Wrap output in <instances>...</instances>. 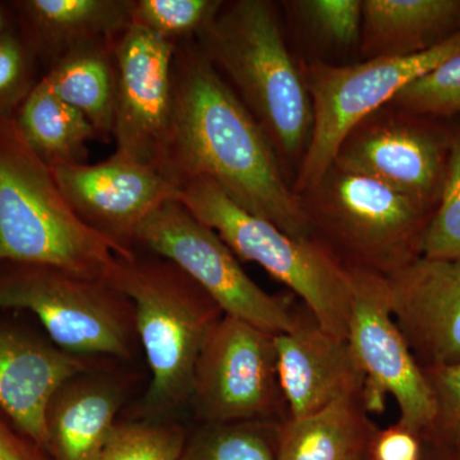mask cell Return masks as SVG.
I'll use <instances>...</instances> for the list:
<instances>
[{"instance_id":"38","label":"cell","mask_w":460,"mask_h":460,"mask_svg":"<svg viewBox=\"0 0 460 460\" xmlns=\"http://www.w3.org/2000/svg\"><path fill=\"white\" fill-rule=\"evenodd\" d=\"M454 459L460 460V449L458 450V452H456V454H454Z\"/></svg>"},{"instance_id":"27","label":"cell","mask_w":460,"mask_h":460,"mask_svg":"<svg viewBox=\"0 0 460 460\" xmlns=\"http://www.w3.org/2000/svg\"><path fill=\"white\" fill-rule=\"evenodd\" d=\"M186 431L169 420L117 423L96 460H178Z\"/></svg>"},{"instance_id":"8","label":"cell","mask_w":460,"mask_h":460,"mask_svg":"<svg viewBox=\"0 0 460 460\" xmlns=\"http://www.w3.org/2000/svg\"><path fill=\"white\" fill-rule=\"evenodd\" d=\"M0 308L35 314L54 345L66 352L135 357L138 338L133 305L109 281L16 263L0 275Z\"/></svg>"},{"instance_id":"36","label":"cell","mask_w":460,"mask_h":460,"mask_svg":"<svg viewBox=\"0 0 460 460\" xmlns=\"http://www.w3.org/2000/svg\"><path fill=\"white\" fill-rule=\"evenodd\" d=\"M3 29H4V16H3L2 11H0V33L4 32Z\"/></svg>"},{"instance_id":"5","label":"cell","mask_w":460,"mask_h":460,"mask_svg":"<svg viewBox=\"0 0 460 460\" xmlns=\"http://www.w3.org/2000/svg\"><path fill=\"white\" fill-rule=\"evenodd\" d=\"M180 201L214 230L238 259L261 266L304 302L321 328L348 338L352 279L337 256L317 238H295L235 205L217 184L193 178L178 187Z\"/></svg>"},{"instance_id":"18","label":"cell","mask_w":460,"mask_h":460,"mask_svg":"<svg viewBox=\"0 0 460 460\" xmlns=\"http://www.w3.org/2000/svg\"><path fill=\"white\" fill-rule=\"evenodd\" d=\"M122 387L108 378L78 375L60 386L47 411L51 460H96L117 426Z\"/></svg>"},{"instance_id":"21","label":"cell","mask_w":460,"mask_h":460,"mask_svg":"<svg viewBox=\"0 0 460 460\" xmlns=\"http://www.w3.org/2000/svg\"><path fill=\"white\" fill-rule=\"evenodd\" d=\"M376 431L363 396H348L304 419L281 420L278 460H347L366 452Z\"/></svg>"},{"instance_id":"3","label":"cell","mask_w":460,"mask_h":460,"mask_svg":"<svg viewBox=\"0 0 460 460\" xmlns=\"http://www.w3.org/2000/svg\"><path fill=\"white\" fill-rule=\"evenodd\" d=\"M117 247L84 224L16 120L0 118V261L111 279Z\"/></svg>"},{"instance_id":"2","label":"cell","mask_w":460,"mask_h":460,"mask_svg":"<svg viewBox=\"0 0 460 460\" xmlns=\"http://www.w3.org/2000/svg\"><path fill=\"white\" fill-rule=\"evenodd\" d=\"M195 41L261 127L288 180L295 181L313 135L314 107L277 4L224 2Z\"/></svg>"},{"instance_id":"4","label":"cell","mask_w":460,"mask_h":460,"mask_svg":"<svg viewBox=\"0 0 460 460\" xmlns=\"http://www.w3.org/2000/svg\"><path fill=\"white\" fill-rule=\"evenodd\" d=\"M109 283L133 305L136 332L150 367L142 416L168 420L190 402L199 350L223 311L186 272L155 255L119 257Z\"/></svg>"},{"instance_id":"13","label":"cell","mask_w":460,"mask_h":460,"mask_svg":"<svg viewBox=\"0 0 460 460\" xmlns=\"http://www.w3.org/2000/svg\"><path fill=\"white\" fill-rule=\"evenodd\" d=\"M177 44L132 25L115 41V154L163 174L174 120Z\"/></svg>"},{"instance_id":"37","label":"cell","mask_w":460,"mask_h":460,"mask_svg":"<svg viewBox=\"0 0 460 460\" xmlns=\"http://www.w3.org/2000/svg\"><path fill=\"white\" fill-rule=\"evenodd\" d=\"M420 460H431V458H429V454L428 450H426V447H425V454H423V458Z\"/></svg>"},{"instance_id":"20","label":"cell","mask_w":460,"mask_h":460,"mask_svg":"<svg viewBox=\"0 0 460 460\" xmlns=\"http://www.w3.org/2000/svg\"><path fill=\"white\" fill-rule=\"evenodd\" d=\"M22 8L54 63L81 45L115 41L132 25L133 0H30Z\"/></svg>"},{"instance_id":"6","label":"cell","mask_w":460,"mask_h":460,"mask_svg":"<svg viewBox=\"0 0 460 460\" xmlns=\"http://www.w3.org/2000/svg\"><path fill=\"white\" fill-rule=\"evenodd\" d=\"M314 238L345 268L389 278L422 256L435 208L332 164L299 195Z\"/></svg>"},{"instance_id":"14","label":"cell","mask_w":460,"mask_h":460,"mask_svg":"<svg viewBox=\"0 0 460 460\" xmlns=\"http://www.w3.org/2000/svg\"><path fill=\"white\" fill-rule=\"evenodd\" d=\"M50 169L72 210L124 259L136 255L142 223L178 196V187L164 175L115 153L99 164Z\"/></svg>"},{"instance_id":"16","label":"cell","mask_w":460,"mask_h":460,"mask_svg":"<svg viewBox=\"0 0 460 460\" xmlns=\"http://www.w3.org/2000/svg\"><path fill=\"white\" fill-rule=\"evenodd\" d=\"M278 380L287 419H304L332 402L363 395L365 376L347 339L325 332L313 314L275 335Z\"/></svg>"},{"instance_id":"34","label":"cell","mask_w":460,"mask_h":460,"mask_svg":"<svg viewBox=\"0 0 460 460\" xmlns=\"http://www.w3.org/2000/svg\"><path fill=\"white\" fill-rule=\"evenodd\" d=\"M425 444V443H423ZM426 450L429 454L431 460H454V453L447 450L438 449V447H429L425 444Z\"/></svg>"},{"instance_id":"15","label":"cell","mask_w":460,"mask_h":460,"mask_svg":"<svg viewBox=\"0 0 460 460\" xmlns=\"http://www.w3.org/2000/svg\"><path fill=\"white\" fill-rule=\"evenodd\" d=\"M387 283L393 317L420 367L460 362V257L420 256Z\"/></svg>"},{"instance_id":"11","label":"cell","mask_w":460,"mask_h":460,"mask_svg":"<svg viewBox=\"0 0 460 460\" xmlns=\"http://www.w3.org/2000/svg\"><path fill=\"white\" fill-rule=\"evenodd\" d=\"M352 305L348 343L365 376L363 402L368 413L384 410L386 395L398 405L401 425L428 438L435 422V402L423 368L396 325L387 278L348 269Z\"/></svg>"},{"instance_id":"23","label":"cell","mask_w":460,"mask_h":460,"mask_svg":"<svg viewBox=\"0 0 460 460\" xmlns=\"http://www.w3.org/2000/svg\"><path fill=\"white\" fill-rule=\"evenodd\" d=\"M14 120L27 144L50 168L86 164L87 144L100 138L87 118L58 98L45 78L30 91Z\"/></svg>"},{"instance_id":"31","label":"cell","mask_w":460,"mask_h":460,"mask_svg":"<svg viewBox=\"0 0 460 460\" xmlns=\"http://www.w3.org/2000/svg\"><path fill=\"white\" fill-rule=\"evenodd\" d=\"M32 89L29 87V66L22 45L11 33H0V107L25 100Z\"/></svg>"},{"instance_id":"17","label":"cell","mask_w":460,"mask_h":460,"mask_svg":"<svg viewBox=\"0 0 460 460\" xmlns=\"http://www.w3.org/2000/svg\"><path fill=\"white\" fill-rule=\"evenodd\" d=\"M91 368L90 357L0 329V408L47 453V411L51 399L66 381Z\"/></svg>"},{"instance_id":"22","label":"cell","mask_w":460,"mask_h":460,"mask_svg":"<svg viewBox=\"0 0 460 460\" xmlns=\"http://www.w3.org/2000/svg\"><path fill=\"white\" fill-rule=\"evenodd\" d=\"M115 41H95L75 48L54 63L44 77L58 98L87 118L102 140L113 136L117 100Z\"/></svg>"},{"instance_id":"28","label":"cell","mask_w":460,"mask_h":460,"mask_svg":"<svg viewBox=\"0 0 460 460\" xmlns=\"http://www.w3.org/2000/svg\"><path fill=\"white\" fill-rule=\"evenodd\" d=\"M422 256L460 257V127L452 128L443 190L423 237Z\"/></svg>"},{"instance_id":"19","label":"cell","mask_w":460,"mask_h":460,"mask_svg":"<svg viewBox=\"0 0 460 460\" xmlns=\"http://www.w3.org/2000/svg\"><path fill=\"white\" fill-rule=\"evenodd\" d=\"M460 0H363V60L413 56L459 31Z\"/></svg>"},{"instance_id":"24","label":"cell","mask_w":460,"mask_h":460,"mask_svg":"<svg viewBox=\"0 0 460 460\" xmlns=\"http://www.w3.org/2000/svg\"><path fill=\"white\" fill-rule=\"evenodd\" d=\"M281 420L202 423L178 460H278Z\"/></svg>"},{"instance_id":"29","label":"cell","mask_w":460,"mask_h":460,"mask_svg":"<svg viewBox=\"0 0 460 460\" xmlns=\"http://www.w3.org/2000/svg\"><path fill=\"white\" fill-rule=\"evenodd\" d=\"M389 104L435 119L460 114V54L407 84Z\"/></svg>"},{"instance_id":"1","label":"cell","mask_w":460,"mask_h":460,"mask_svg":"<svg viewBox=\"0 0 460 460\" xmlns=\"http://www.w3.org/2000/svg\"><path fill=\"white\" fill-rule=\"evenodd\" d=\"M163 175L213 181L239 208L295 238H314L274 147L195 40L178 42L174 120Z\"/></svg>"},{"instance_id":"9","label":"cell","mask_w":460,"mask_h":460,"mask_svg":"<svg viewBox=\"0 0 460 460\" xmlns=\"http://www.w3.org/2000/svg\"><path fill=\"white\" fill-rule=\"evenodd\" d=\"M136 246L168 260L198 283L224 314L277 335L296 328L301 313L289 296L257 286L223 239L180 201L166 202L142 223Z\"/></svg>"},{"instance_id":"25","label":"cell","mask_w":460,"mask_h":460,"mask_svg":"<svg viewBox=\"0 0 460 460\" xmlns=\"http://www.w3.org/2000/svg\"><path fill=\"white\" fill-rule=\"evenodd\" d=\"M281 4L317 47L332 51L359 49L363 0H292Z\"/></svg>"},{"instance_id":"12","label":"cell","mask_w":460,"mask_h":460,"mask_svg":"<svg viewBox=\"0 0 460 460\" xmlns=\"http://www.w3.org/2000/svg\"><path fill=\"white\" fill-rule=\"evenodd\" d=\"M450 138L452 128L435 118L386 104L350 129L332 164L436 208L447 174Z\"/></svg>"},{"instance_id":"26","label":"cell","mask_w":460,"mask_h":460,"mask_svg":"<svg viewBox=\"0 0 460 460\" xmlns=\"http://www.w3.org/2000/svg\"><path fill=\"white\" fill-rule=\"evenodd\" d=\"M223 0H133L132 23L174 44L195 40Z\"/></svg>"},{"instance_id":"10","label":"cell","mask_w":460,"mask_h":460,"mask_svg":"<svg viewBox=\"0 0 460 460\" xmlns=\"http://www.w3.org/2000/svg\"><path fill=\"white\" fill-rule=\"evenodd\" d=\"M190 404L202 423L287 419L275 335L223 314L199 350Z\"/></svg>"},{"instance_id":"32","label":"cell","mask_w":460,"mask_h":460,"mask_svg":"<svg viewBox=\"0 0 460 460\" xmlns=\"http://www.w3.org/2000/svg\"><path fill=\"white\" fill-rule=\"evenodd\" d=\"M370 460H420L425 444L417 432L401 423L386 429H377L368 445Z\"/></svg>"},{"instance_id":"35","label":"cell","mask_w":460,"mask_h":460,"mask_svg":"<svg viewBox=\"0 0 460 460\" xmlns=\"http://www.w3.org/2000/svg\"><path fill=\"white\" fill-rule=\"evenodd\" d=\"M367 450H366V452H363L361 454H357V456H352V458H349L347 460H370V456H368Z\"/></svg>"},{"instance_id":"7","label":"cell","mask_w":460,"mask_h":460,"mask_svg":"<svg viewBox=\"0 0 460 460\" xmlns=\"http://www.w3.org/2000/svg\"><path fill=\"white\" fill-rule=\"evenodd\" d=\"M456 54H460V30L413 56L378 58L349 66L319 59L302 62V74L313 100L314 128L293 181L296 195L310 190L328 172L345 136L357 123Z\"/></svg>"},{"instance_id":"33","label":"cell","mask_w":460,"mask_h":460,"mask_svg":"<svg viewBox=\"0 0 460 460\" xmlns=\"http://www.w3.org/2000/svg\"><path fill=\"white\" fill-rule=\"evenodd\" d=\"M0 460H51L29 438H21L0 420Z\"/></svg>"},{"instance_id":"30","label":"cell","mask_w":460,"mask_h":460,"mask_svg":"<svg viewBox=\"0 0 460 460\" xmlns=\"http://www.w3.org/2000/svg\"><path fill=\"white\" fill-rule=\"evenodd\" d=\"M435 402L434 428L423 443L447 452L460 449V362L423 368Z\"/></svg>"}]
</instances>
